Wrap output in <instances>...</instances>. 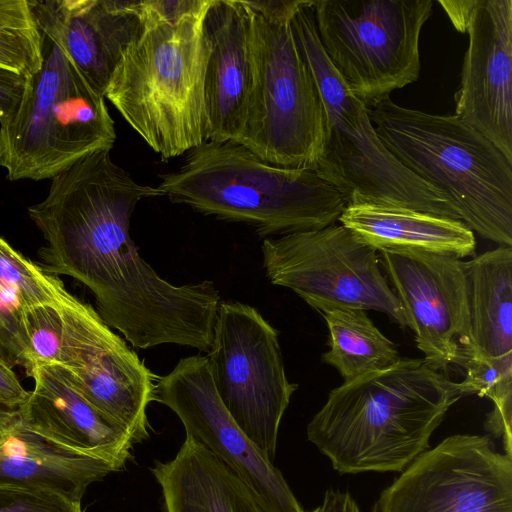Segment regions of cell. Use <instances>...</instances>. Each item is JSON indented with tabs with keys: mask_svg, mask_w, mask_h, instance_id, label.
I'll list each match as a JSON object with an SVG mask.
<instances>
[{
	"mask_svg": "<svg viewBox=\"0 0 512 512\" xmlns=\"http://www.w3.org/2000/svg\"><path fill=\"white\" fill-rule=\"evenodd\" d=\"M455 28L464 33L476 4V0H439Z\"/></svg>",
	"mask_w": 512,
	"mask_h": 512,
	"instance_id": "cell-32",
	"label": "cell"
},
{
	"mask_svg": "<svg viewBox=\"0 0 512 512\" xmlns=\"http://www.w3.org/2000/svg\"><path fill=\"white\" fill-rule=\"evenodd\" d=\"M43 33L30 0H0V67L29 78L43 60Z\"/></svg>",
	"mask_w": 512,
	"mask_h": 512,
	"instance_id": "cell-25",
	"label": "cell"
},
{
	"mask_svg": "<svg viewBox=\"0 0 512 512\" xmlns=\"http://www.w3.org/2000/svg\"><path fill=\"white\" fill-rule=\"evenodd\" d=\"M310 512H316V509H315V510H313V511H310Z\"/></svg>",
	"mask_w": 512,
	"mask_h": 512,
	"instance_id": "cell-33",
	"label": "cell"
},
{
	"mask_svg": "<svg viewBox=\"0 0 512 512\" xmlns=\"http://www.w3.org/2000/svg\"><path fill=\"white\" fill-rule=\"evenodd\" d=\"M34 388L17 408L24 425L68 449L122 469L134 445L129 434L94 408L60 364H40L29 376Z\"/></svg>",
	"mask_w": 512,
	"mask_h": 512,
	"instance_id": "cell-19",
	"label": "cell"
},
{
	"mask_svg": "<svg viewBox=\"0 0 512 512\" xmlns=\"http://www.w3.org/2000/svg\"><path fill=\"white\" fill-rule=\"evenodd\" d=\"M151 472L166 512H264L247 486L188 435L176 456Z\"/></svg>",
	"mask_w": 512,
	"mask_h": 512,
	"instance_id": "cell-23",
	"label": "cell"
},
{
	"mask_svg": "<svg viewBox=\"0 0 512 512\" xmlns=\"http://www.w3.org/2000/svg\"><path fill=\"white\" fill-rule=\"evenodd\" d=\"M463 396L459 383L423 358H401L331 390L307 438L341 474L402 472Z\"/></svg>",
	"mask_w": 512,
	"mask_h": 512,
	"instance_id": "cell-3",
	"label": "cell"
},
{
	"mask_svg": "<svg viewBox=\"0 0 512 512\" xmlns=\"http://www.w3.org/2000/svg\"><path fill=\"white\" fill-rule=\"evenodd\" d=\"M63 307L37 305L24 313L28 337V369L40 364H60V351L63 337Z\"/></svg>",
	"mask_w": 512,
	"mask_h": 512,
	"instance_id": "cell-27",
	"label": "cell"
},
{
	"mask_svg": "<svg viewBox=\"0 0 512 512\" xmlns=\"http://www.w3.org/2000/svg\"><path fill=\"white\" fill-rule=\"evenodd\" d=\"M28 392L12 367L0 357V408L17 409L26 400Z\"/></svg>",
	"mask_w": 512,
	"mask_h": 512,
	"instance_id": "cell-30",
	"label": "cell"
},
{
	"mask_svg": "<svg viewBox=\"0 0 512 512\" xmlns=\"http://www.w3.org/2000/svg\"><path fill=\"white\" fill-rule=\"evenodd\" d=\"M212 0L139 1L142 22L105 98L162 159L206 142V13Z\"/></svg>",
	"mask_w": 512,
	"mask_h": 512,
	"instance_id": "cell-2",
	"label": "cell"
},
{
	"mask_svg": "<svg viewBox=\"0 0 512 512\" xmlns=\"http://www.w3.org/2000/svg\"><path fill=\"white\" fill-rule=\"evenodd\" d=\"M339 221L377 251L410 249L459 259L475 252L474 233L462 221L409 208L349 203Z\"/></svg>",
	"mask_w": 512,
	"mask_h": 512,
	"instance_id": "cell-21",
	"label": "cell"
},
{
	"mask_svg": "<svg viewBox=\"0 0 512 512\" xmlns=\"http://www.w3.org/2000/svg\"><path fill=\"white\" fill-rule=\"evenodd\" d=\"M261 251L269 281L293 290L319 312L331 308L374 310L408 326L378 251L343 225L267 237Z\"/></svg>",
	"mask_w": 512,
	"mask_h": 512,
	"instance_id": "cell-10",
	"label": "cell"
},
{
	"mask_svg": "<svg viewBox=\"0 0 512 512\" xmlns=\"http://www.w3.org/2000/svg\"><path fill=\"white\" fill-rule=\"evenodd\" d=\"M313 4L314 0H308L291 21L324 114L323 149L313 169L339 189L348 204L398 206L459 220L449 202L383 144L367 104L353 93L324 52Z\"/></svg>",
	"mask_w": 512,
	"mask_h": 512,
	"instance_id": "cell-6",
	"label": "cell"
},
{
	"mask_svg": "<svg viewBox=\"0 0 512 512\" xmlns=\"http://www.w3.org/2000/svg\"><path fill=\"white\" fill-rule=\"evenodd\" d=\"M367 106L387 149L435 188L460 221L485 239L512 246V162L455 114L406 108L389 96Z\"/></svg>",
	"mask_w": 512,
	"mask_h": 512,
	"instance_id": "cell-5",
	"label": "cell"
},
{
	"mask_svg": "<svg viewBox=\"0 0 512 512\" xmlns=\"http://www.w3.org/2000/svg\"><path fill=\"white\" fill-rule=\"evenodd\" d=\"M163 196L136 182L110 151L91 153L51 179L46 198L28 208L46 245L41 269L93 293L98 314L133 347L176 344L209 352L221 302L211 280L174 285L139 255L130 237L133 211Z\"/></svg>",
	"mask_w": 512,
	"mask_h": 512,
	"instance_id": "cell-1",
	"label": "cell"
},
{
	"mask_svg": "<svg viewBox=\"0 0 512 512\" xmlns=\"http://www.w3.org/2000/svg\"><path fill=\"white\" fill-rule=\"evenodd\" d=\"M27 80L22 74L0 67V122L20 100Z\"/></svg>",
	"mask_w": 512,
	"mask_h": 512,
	"instance_id": "cell-29",
	"label": "cell"
},
{
	"mask_svg": "<svg viewBox=\"0 0 512 512\" xmlns=\"http://www.w3.org/2000/svg\"><path fill=\"white\" fill-rule=\"evenodd\" d=\"M0 512H83L80 501L60 494L0 485Z\"/></svg>",
	"mask_w": 512,
	"mask_h": 512,
	"instance_id": "cell-28",
	"label": "cell"
},
{
	"mask_svg": "<svg viewBox=\"0 0 512 512\" xmlns=\"http://www.w3.org/2000/svg\"><path fill=\"white\" fill-rule=\"evenodd\" d=\"M119 470L36 434L17 409L0 408V485L50 491L81 502L92 483Z\"/></svg>",
	"mask_w": 512,
	"mask_h": 512,
	"instance_id": "cell-20",
	"label": "cell"
},
{
	"mask_svg": "<svg viewBox=\"0 0 512 512\" xmlns=\"http://www.w3.org/2000/svg\"><path fill=\"white\" fill-rule=\"evenodd\" d=\"M313 11L324 52L366 104L418 80L432 0H314Z\"/></svg>",
	"mask_w": 512,
	"mask_h": 512,
	"instance_id": "cell-9",
	"label": "cell"
},
{
	"mask_svg": "<svg viewBox=\"0 0 512 512\" xmlns=\"http://www.w3.org/2000/svg\"><path fill=\"white\" fill-rule=\"evenodd\" d=\"M205 29L206 142H236L254 84L252 11L245 0H212Z\"/></svg>",
	"mask_w": 512,
	"mask_h": 512,
	"instance_id": "cell-17",
	"label": "cell"
},
{
	"mask_svg": "<svg viewBox=\"0 0 512 512\" xmlns=\"http://www.w3.org/2000/svg\"><path fill=\"white\" fill-rule=\"evenodd\" d=\"M455 115L512 162V0H476Z\"/></svg>",
	"mask_w": 512,
	"mask_h": 512,
	"instance_id": "cell-16",
	"label": "cell"
},
{
	"mask_svg": "<svg viewBox=\"0 0 512 512\" xmlns=\"http://www.w3.org/2000/svg\"><path fill=\"white\" fill-rule=\"evenodd\" d=\"M251 11L254 84L236 143L276 166L314 168L323 149L324 114L311 70L291 21Z\"/></svg>",
	"mask_w": 512,
	"mask_h": 512,
	"instance_id": "cell-8",
	"label": "cell"
},
{
	"mask_svg": "<svg viewBox=\"0 0 512 512\" xmlns=\"http://www.w3.org/2000/svg\"><path fill=\"white\" fill-rule=\"evenodd\" d=\"M60 365L82 396L123 428L134 444L149 436L146 409L156 401L159 376L104 321L66 318Z\"/></svg>",
	"mask_w": 512,
	"mask_h": 512,
	"instance_id": "cell-15",
	"label": "cell"
},
{
	"mask_svg": "<svg viewBox=\"0 0 512 512\" xmlns=\"http://www.w3.org/2000/svg\"><path fill=\"white\" fill-rule=\"evenodd\" d=\"M329 330L330 349L322 361L333 366L344 382L396 364L395 344L384 336L364 310L331 308L321 312Z\"/></svg>",
	"mask_w": 512,
	"mask_h": 512,
	"instance_id": "cell-24",
	"label": "cell"
},
{
	"mask_svg": "<svg viewBox=\"0 0 512 512\" xmlns=\"http://www.w3.org/2000/svg\"><path fill=\"white\" fill-rule=\"evenodd\" d=\"M308 0L246 1L248 6L270 21H292L294 15Z\"/></svg>",
	"mask_w": 512,
	"mask_h": 512,
	"instance_id": "cell-31",
	"label": "cell"
},
{
	"mask_svg": "<svg viewBox=\"0 0 512 512\" xmlns=\"http://www.w3.org/2000/svg\"><path fill=\"white\" fill-rule=\"evenodd\" d=\"M30 2L40 28L58 40L92 89L105 97L124 51L141 29L139 1Z\"/></svg>",
	"mask_w": 512,
	"mask_h": 512,
	"instance_id": "cell-18",
	"label": "cell"
},
{
	"mask_svg": "<svg viewBox=\"0 0 512 512\" xmlns=\"http://www.w3.org/2000/svg\"><path fill=\"white\" fill-rule=\"evenodd\" d=\"M27 310L12 269L0 260V357L10 366L28 368Z\"/></svg>",
	"mask_w": 512,
	"mask_h": 512,
	"instance_id": "cell-26",
	"label": "cell"
},
{
	"mask_svg": "<svg viewBox=\"0 0 512 512\" xmlns=\"http://www.w3.org/2000/svg\"><path fill=\"white\" fill-rule=\"evenodd\" d=\"M160 180L157 188L173 203L248 224L266 238L332 225L348 204L313 168L270 164L233 141L204 142Z\"/></svg>",
	"mask_w": 512,
	"mask_h": 512,
	"instance_id": "cell-4",
	"label": "cell"
},
{
	"mask_svg": "<svg viewBox=\"0 0 512 512\" xmlns=\"http://www.w3.org/2000/svg\"><path fill=\"white\" fill-rule=\"evenodd\" d=\"M42 33L41 68L0 122V167L10 181L52 179L93 152L111 150L116 141L105 97L92 89L58 40Z\"/></svg>",
	"mask_w": 512,
	"mask_h": 512,
	"instance_id": "cell-7",
	"label": "cell"
},
{
	"mask_svg": "<svg viewBox=\"0 0 512 512\" xmlns=\"http://www.w3.org/2000/svg\"><path fill=\"white\" fill-rule=\"evenodd\" d=\"M475 358L512 384V248L464 261Z\"/></svg>",
	"mask_w": 512,
	"mask_h": 512,
	"instance_id": "cell-22",
	"label": "cell"
},
{
	"mask_svg": "<svg viewBox=\"0 0 512 512\" xmlns=\"http://www.w3.org/2000/svg\"><path fill=\"white\" fill-rule=\"evenodd\" d=\"M156 401L169 407L186 435L202 444L251 491L264 512H305L282 473L246 436L214 388L207 356L181 359L159 377Z\"/></svg>",
	"mask_w": 512,
	"mask_h": 512,
	"instance_id": "cell-14",
	"label": "cell"
},
{
	"mask_svg": "<svg viewBox=\"0 0 512 512\" xmlns=\"http://www.w3.org/2000/svg\"><path fill=\"white\" fill-rule=\"evenodd\" d=\"M207 358L222 404L273 462L280 422L298 388L286 376L278 331L254 307L220 302Z\"/></svg>",
	"mask_w": 512,
	"mask_h": 512,
	"instance_id": "cell-11",
	"label": "cell"
},
{
	"mask_svg": "<svg viewBox=\"0 0 512 512\" xmlns=\"http://www.w3.org/2000/svg\"><path fill=\"white\" fill-rule=\"evenodd\" d=\"M378 252L424 361L441 372L452 364L465 368L475 348L464 261L410 249Z\"/></svg>",
	"mask_w": 512,
	"mask_h": 512,
	"instance_id": "cell-13",
	"label": "cell"
},
{
	"mask_svg": "<svg viewBox=\"0 0 512 512\" xmlns=\"http://www.w3.org/2000/svg\"><path fill=\"white\" fill-rule=\"evenodd\" d=\"M373 512H512V457L488 436H449L409 464Z\"/></svg>",
	"mask_w": 512,
	"mask_h": 512,
	"instance_id": "cell-12",
	"label": "cell"
}]
</instances>
